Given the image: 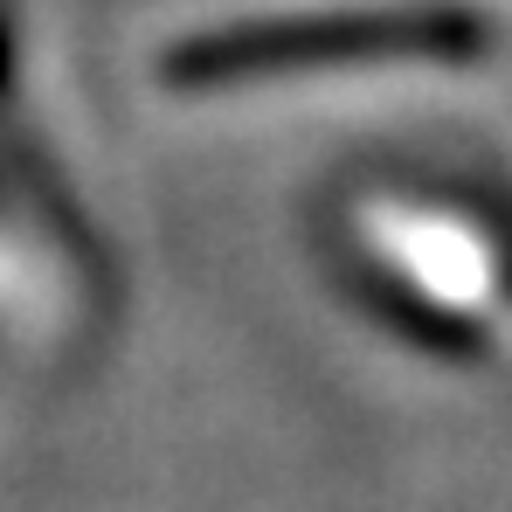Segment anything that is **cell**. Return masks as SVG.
Returning <instances> with one entry per match:
<instances>
[{"label": "cell", "mask_w": 512, "mask_h": 512, "mask_svg": "<svg viewBox=\"0 0 512 512\" xmlns=\"http://www.w3.org/2000/svg\"><path fill=\"white\" fill-rule=\"evenodd\" d=\"M492 49V28L478 7H367V14H326V21H291V28H243L194 42L180 56V77L222 84V77H284L305 63H360V56H478Z\"/></svg>", "instance_id": "obj_1"}]
</instances>
